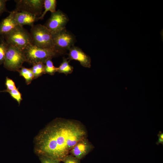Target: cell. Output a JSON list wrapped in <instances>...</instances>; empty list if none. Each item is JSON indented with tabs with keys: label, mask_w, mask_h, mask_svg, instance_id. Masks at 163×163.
<instances>
[{
	"label": "cell",
	"mask_w": 163,
	"mask_h": 163,
	"mask_svg": "<svg viewBox=\"0 0 163 163\" xmlns=\"http://www.w3.org/2000/svg\"><path fill=\"white\" fill-rule=\"evenodd\" d=\"M69 62L67 59L63 58L62 62L59 67H57V72L66 75L72 73L73 70V67L69 64Z\"/></svg>",
	"instance_id": "cell-14"
},
{
	"label": "cell",
	"mask_w": 163,
	"mask_h": 163,
	"mask_svg": "<svg viewBox=\"0 0 163 163\" xmlns=\"http://www.w3.org/2000/svg\"><path fill=\"white\" fill-rule=\"evenodd\" d=\"M20 75L24 79L26 83L30 84L34 79V75L31 69H29L22 66L18 71Z\"/></svg>",
	"instance_id": "cell-15"
},
{
	"label": "cell",
	"mask_w": 163,
	"mask_h": 163,
	"mask_svg": "<svg viewBox=\"0 0 163 163\" xmlns=\"http://www.w3.org/2000/svg\"><path fill=\"white\" fill-rule=\"evenodd\" d=\"M69 21L67 15L60 10L51 13L50 17L44 25L50 30L52 35L57 34L66 29Z\"/></svg>",
	"instance_id": "cell-7"
},
{
	"label": "cell",
	"mask_w": 163,
	"mask_h": 163,
	"mask_svg": "<svg viewBox=\"0 0 163 163\" xmlns=\"http://www.w3.org/2000/svg\"><path fill=\"white\" fill-rule=\"evenodd\" d=\"M14 10L10 12L9 14L0 22V35H6L19 26L15 21L14 15Z\"/></svg>",
	"instance_id": "cell-11"
},
{
	"label": "cell",
	"mask_w": 163,
	"mask_h": 163,
	"mask_svg": "<svg viewBox=\"0 0 163 163\" xmlns=\"http://www.w3.org/2000/svg\"><path fill=\"white\" fill-rule=\"evenodd\" d=\"M5 85L6 89L1 92H7L17 88L15 83L14 81L8 77H6L5 79Z\"/></svg>",
	"instance_id": "cell-20"
},
{
	"label": "cell",
	"mask_w": 163,
	"mask_h": 163,
	"mask_svg": "<svg viewBox=\"0 0 163 163\" xmlns=\"http://www.w3.org/2000/svg\"><path fill=\"white\" fill-rule=\"evenodd\" d=\"M30 33L32 44L56 51L52 34L44 25L41 24L34 25L31 27Z\"/></svg>",
	"instance_id": "cell-2"
},
{
	"label": "cell",
	"mask_w": 163,
	"mask_h": 163,
	"mask_svg": "<svg viewBox=\"0 0 163 163\" xmlns=\"http://www.w3.org/2000/svg\"><path fill=\"white\" fill-rule=\"evenodd\" d=\"M52 59H49L45 62V74L53 75L57 72V67L54 66Z\"/></svg>",
	"instance_id": "cell-17"
},
{
	"label": "cell",
	"mask_w": 163,
	"mask_h": 163,
	"mask_svg": "<svg viewBox=\"0 0 163 163\" xmlns=\"http://www.w3.org/2000/svg\"><path fill=\"white\" fill-rule=\"evenodd\" d=\"M7 0H0V16L5 12H9L6 8Z\"/></svg>",
	"instance_id": "cell-23"
},
{
	"label": "cell",
	"mask_w": 163,
	"mask_h": 163,
	"mask_svg": "<svg viewBox=\"0 0 163 163\" xmlns=\"http://www.w3.org/2000/svg\"><path fill=\"white\" fill-rule=\"evenodd\" d=\"M2 37L7 44L23 51L32 44L30 33L23 27L19 25L10 33L2 36Z\"/></svg>",
	"instance_id": "cell-4"
},
{
	"label": "cell",
	"mask_w": 163,
	"mask_h": 163,
	"mask_svg": "<svg viewBox=\"0 0 163 163\" xmlns=\"http://www.w3.org/2000/svg\"><path fill=\"white\" fill-rule=\"evenodd\" d=\"M8 45V44L2 37L0 43V64H3L4 62Z\"/></svg>",
	"instance_id": "cell-18"
},
{
	"label": "cell",
	"mask_w": 163,
	"mask_h": 163,
	"mask_svg": "<svg viewBox=\"0 0 163 163\" xmlns=\"http://www.w3.org/2000/svg\"><path fill=\"white\" fill-rule=\"evenodd\" d=\"M30 68L34 75V79L41 76L43 74H45V64L38 62L32 65Z\"/></svg>",
	"instance_id": "cell-16"
},
{
	"label": "cell",
	"mask_w": 163,
	"mask_h": 163,
	"mask_svg": "<svg viewBox=\"0 0 163 163\" xmlns=\"http://www.w3.org/2000/svg\"><path fill=\"white\" fill-rule=\"evenodd\" d=\"M25 62L30 64L41 62L45 64L49 59L60 54L56 51L31 44L24 50Z\"/></svg>",
	"instance_id": "cell-3"
},
{
	"label": "cell",
	"mask_w": 163,
	"mask_h": 163,
	"mask_svg": "<svg viewBox=\"0 0 163 163\" xmlns=\"http://www.w3.org/2000/svg\"><path fill=\"white\" fill-rule=\"evenodd\" d=\"M64 163H81L80 160L72 155H66L62 161Z\"/></svg>",
	"instance_id": "cell-22"
},
{
	"label": "cell",
	"mask_w": 163,
	"mask_h": 163,
	"mask_svg": "<svg viewBox=\"0 0 163 163\" xmlns=\"http://www.w3.org/2000/svg\"><path fill=\"white\" fill-rule=\"evenodd\" d=\"M56 50L60 55L69 50L76 42L75 35L65 29L52 35Z\"/></svg>",
	"instance_id": "cell-6"
},
{
	"label": "cell",
	"mask_w": 163,
	"mask_h": 163,
	"mask_svg": "<svg viewBox=\"0 0 163 163\" xmlns=\"http://www.w3.org/2000/svg\"><path fill=\"white\" fill-rule=\"evenodd\" d=\"M83 125L77 120L57 118L41 130L34 139L35 153L62 161L74 146L87 137Z\"/></svg>",
	"instance_id": "cell-1"
},
{
	"label": "cell",
	"mask_w": 163,
	"mask_h": 163,
	"mask_svg": "<svg viewBox=\"0 0 163 163\" xmlns=\"http://www.w3.org/2000/svg\"><path fill=\"white\" fill-rule=\"evenodd\" d=\"M94 147L86 137L78 142L72 149L69 153L81 160L88 154Z\"/></svg>",
	"instance_id": "cell-10"
},
{
	"label": "cell",
	"mask_w": 163,
	"mask_h": 163,
	"mask_svg": "<svg viewBox=\"0 0 163 163\" xmlns=\"http://www.w3.org/2000/svg\"><path fill=\"white\" fill-rule=\"evenodd\" d=\"M14 17L18 24L21 27L28 25L32 27L34 23L38 21L37 16L25 12H18L14 10Z\"/></svg>",
	"instance_id": "cell-12"
},
{
	"label": "cell",
	"mask_w": 163,
	"mask_h": 163,
	"mask_svg": "<svg viewBox=\"0 0 163 163\" xmlns=\"http://www.w3.org/2000/svg\"><path fill=\"white\" fill-rule=\"evenodd\" d=\"M41 163H60V161L47 156L40 155L38 156Z\"/></svg>",
	"instance_id": "cell-21"
},
{
	"label": "cell",
	"mask_w": 163,
	"mask_h": 163,
	"mask_svg": "<svg viewBox=\"0 0 163 163\" xmlns=\"http://www.w3.org/2000/svg\"><path fill=\"white\" fill-rule=\"evenodd\" d=\"M9 93L11 97L16 100L19 105L22 100V95L18 88L7 92Z\"/></svg>",
	"instance_id": "cell-19"
},
{
	"label": "cell",
	"mask_w": 163,
	"mask_h": 163,
	"mask_svg": "<svg viewBox=\"0 0 163 163\" xmlns=\"http://www.w3.org/2000/svg\"><path fill=\"white\" fill-rule=\"evenodd\" d=\"M16 8L18 12H25L39 17L43 12L44 0H16Z\"/></svg>",
	"instance_id": "cell-8"
},
{
	"label": "cell",
	"mask_w": 163,
	"mask_h": 163,
	"mask_svg": "<svg viewBox=\"0 0 163 163\" xmlns=\"http://www.w3.org/2000/svg\"><path fill=\"white\" fill-rule=\"evenodd\" d=\"M24 62L25 59L23 51L8 44L3 63L4 67L11 71L18 72Z\"/></svg>",
	"instance_id": "cell-5"
},
{
	"label": "cell",
	"mask_w": 163,
	"mask_h": 163,
	"mask_svg": "<svg viewBox=\"0 0 163 163\" xmlns=\"http://www.w3.org/2000/svg\"><path fill=\"white\" fill-rule=\"evenodd\" d=\"M158 141L156 142V144L158 145L159 144H161L163 145V133L161 131H159V133L158 134Z\"/></svg>",
	"instance_id": "cell-24"
},
{
	"label": "cell",
	"mask_w": 163,
	"mask_h": 163,
	"mask_svg": "<svg viewBox=\"0 0 163 163\" xmlns=\"http://www.w3.org/2000/svg\"><path fill=\"white\" fill-rule=\"evenodd\" d=\"M68 58L70 60H75L78 61L82 66L90 68L91 66V57L86 54L80 48L74 46L71 47L68 50Z\"/></svg>",
	"instance_id": "cell-9"
},
{
	"label": "cell",
	"mask_w": 163,
	"mask_h": 163,
	"mask_svg": "<svg viewBox=\"0 0 163 163\" xmlns=\"http://www.w3.org/2000/svg\"><path fill=\"white\" fill-rule=\"evenodd\" d=\"M57 3V2L56 0H44L43 8L44 10L41 15L38 18V20L43 19L45 14L48 11H50L51 13L55 12L56 11Z\"/></svg>",
	"instance_id": "cell-13"
}]
</instances>
